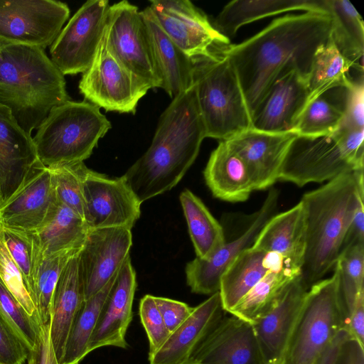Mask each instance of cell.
<instances>
[{
  "label": "cell",
  "mask_w": 364,
  "mask_h": 364,
  "mask_svg": "<svg viewBox=\"0 0 364 364\" xmlns=\"http://www.w3.org/2000/svg\"><path fill=\"white\" fill-rule=\"evenodd\" d=\"M331 23L325 12L286 15L247 40L221 50L235 68L251 119L280 77L296 70L309 77L316 51L330 38Z\"/></svg>",
  "instance_id": "1"
},
{
  "label": "cell",
  "mask_w": 364,
  "mask_h": 364,
  "mask_svg": "<svg viewBox=\"0 0 364 364\" xmlns=\"http://www.w3.org/2000/svg\"><path fill=\"white\" fill-rule=\"evenodd\" d=\"M205 137L193 85L173 98L160 117L150 146L124 175L139 202L176 186Z\"/></svg>",
  "instance_id": "2"
},
{
  "label": "cell",
  "mask_w": 364,
  "mask_h": 364,
  "mask_svg": "<svg viewBox=\"0 0 364 364\" xmlns=\"http://www.w3.org/2000/svg\"><path fill=\"white\" fill-rule=\"evenodd\" d=\"M363 198V169L341 174L303 196L306 245L299 276L307 290L334 268Z\"/></svg>",
  "instance_id": "3"
},
{
  "label": "cell",
  "mask_w": 364,
  "mask_h": 364,
  "mask_svg": "<svg viewBox=\"0 0 364 364\" xmlns=\"http://www.w3.org/2000/svg\"><path fill=\"white\" fill-rule=\"evenodd\" d=\"M68 100L64 75L43 49L0 41V105L27 134Z\"/></svg>",
  "instance_id": "4"
},
{
  "label": "cell",
  "mask_w": 364,
  "mask_h": 364,
  "mask_svg": "<svg viewBox=\"0 0 364 364\" xmlns=\"http://www.w3.org/2000/svg\"><path fill=\"white\" fill-rule=\"evenodd\" d=\"M111 127L97 106L68 100L50 111L33 141L39 161L53 167L84 161Z\"/></svg>",
  "instance_id": "5"
},
{
  "label": "cell",
  "mask_w": 364,
  "mask_h": 364,
  "mask_svg": "<svg viewBox=\"0 0 364 364\" xmlns=\"http://www.w3.org/2000/svg\"><path fill=\"white\" fill-rule=\"evenodd\" d=\"M221 50L194 60V85L206 137L225 141L252 128V119L235 68Z\"/></svg>",
  "instance_id": "6"
},
{
  "label": "cell",
  "mask_w": 364,
  "mask_h": 364,
  "mask_svg": "<svg viewBox=\"0 0 364 364\" xmlns=\"http://www.w3.org/2000/svg\"><path fill=\"white\" fill-rule=\"evenodd\" d=\"M346 328V316L335 269L330 278L321 279L308 290L282 364H313Z\"/></svg>",
  "instance_id": "7"
},
{
  "label": "cell",
  "mask_w": 364,
  "mask_h": 364,
  "mask_svg": "<svg viewBox=\"0 0 364 364\" xmlns=\"http://www.w3.org/2000/svg\"><path fill=\"white\" fill-rule=\"evenodd\" d=\"M363 168L364 163L350 156L333 134L297 135L287 150L279 181L302 187L309 183L329 181L341 174Z\"/></svg>",
  "instance_id": "8"
},
{
  "label": "cell",
  "mask_w": 364,
  "mask_h": 364,
  "mask_svg": "<svg viewBox=\"0 0 364 364\" xmlns=\"http://www.w3.org/2000/svg\"><path fill=\"white\" fill-rule=\"evenodd\" d=\"M79 90L85 100L99 108L134 114L138 102L150 88L109 52L105 28L93 60L82 73Z\"/></svg>",
  "instance_id": "9"
},
{
  "label": "cell",
  "mask_w": 364,
  "mask_h": 364,
  "mask_svg": "<svg viewBox=\"0 0 364 364\" xmlns=\"http://www.w3.org/2000/svg\"><path fill=\"white\" fill-rule=\"evenodd\" d=\"M107 46L114 57L150 89L161 87L146 29L138 7L127 1L109 6Z\"/></svg>",
  "instance_id": "10"
},
{
  "label": "cell",
  "mask_w": 364,
  "mask_h": 364,
  "mask_svg": "<svg viewBox=\"0 0 364 364\" xmlns=\"http://www.w3.org/2000/svg\"><path fill=\"white\" fill-rule=\"evenodd\" d=\"M70 16L68 6L55 0H0V41L45 50Z\"/></svg>",
  "instance_id": "11"
},
{
  "label": "cell",
  "mask_w": 364,
  "mask_h": 364,
  "mask_svg": "<svg viewBox=\"0 0 364 364\" xmlns=\"http://www.w3.org/2000/svg\"><path fill=\"white\" fill-rule=\"evenodd\" d=\"M109 7L107 0L87 1L62 28L50 53L63 75L83 73L88 69L103 36Z\"/></svg>",
  "instance_id": "12"
},
{
  "label": "cell",
  "mask_w": 364,
  "mask_h": 364,
  "mask_svg": "<svg viewBox=\"0 0 364 364\" xmlns=\"http://www.w3.org/2000/svg\"><path fill=\"white\" fill-rule=\"evenodd\" d=\"M149 7L164 31L193 60L213 58L230 45L190 1L152 0Z\"/></svg>",
  "instance_id": "13"
},
{
  "label": "cell",
  "mask_w": 364,
  "mask_h": 364,
  "mask_svg": "<svg viewBox=\"0 0 364 364\" xmlns=\"http://www.w3.org/2000/svg\"><path fill=\"white\" fill-rule=\"evenodd\" d=\"M85 221L90 229L132 230L141 214V203L124 176L109 178L87 168L83 181Z\"/></svg>",
  "instance_id": "14"
},
{
  "label": "cell",
  "mask_w": 364,
  "mask_h": 364,
  "mask_svg": "<svg viewBox=\"0 0 364 364\" xmlns=\"http://www.w3.org/2000/svg\"><path fill=\"white\" fill-rule=\"evenodd\" d=\"M49 168L39 160L19 188L0 205V226L36 232L59 205Z\"/></svg>",
  "instance_id": "15"
},
{
  "label": "cell",
  "mask_w": 364,
  "mask_h": 364,
  "mask_svg": "<svg viewBox=\"0 0 364 364\" xmlns=\"http://www.w3.org/2000/svg\"><path fill=\"white\" fill-rule=\"evenodd\" d=\"M131 230L126 228L89 229L80 253L85 300L99 292L129 257Z\"/></svg>",
  "instance_id": "16"
},
{
  "label": "cell",
  "mask_w": 364,
  "mask_h": 364,
  "mask_svg": "<svg viewBox=\"0 0 364 364\" xmlns=\"http://www.w3.org/2000/svg\"><path fill=\"white\" fill-rule=\"evenodd\" d=\"M278 200L279 191L272 188L245 231L225 242L208 259L196 257L187 264L186 282L192 292L211 295L219 291L223 274L241 252L252 247L262 229L274 215Z\"/></svg>",
  "instance_id": "17"
},
{
  "label": "cell",
  "mask_w": 364,
  "mask_h": 364,
  "mask_svg": "<svg viewBox=\"0 0 364 364\" xmlns=\"http://www.w3.org/2000/svg\"><path fill=\"white\" fill-rule=\"evenodd\" d=\"M298 134L250 128L225 140L245 163L255 191L265 190L279 180L287 150Z\"/></svg>",
  "instance_id": "18"
},
{
  "label": "cell",
  "mask_w": 364,
  "mask_h": 364,
  "mask_svg": "<svg viewBox=\"0 0 364 364\" xmlns=\"http://www.w3.org/2000/svg\"><path fill=\"white\" fill-rule=\"evenodd\" d=\"M230 315H225L202 341L190 363L264 364L252 324Z\"/></svg>",
  "instance_id": "19"
},
{
  "label": "cell",
  "mask_w": 364,
  "mask_h": 364,
  "mask_svg": "<svg viewBox=\"0 0 364 364\" xmlns=\"http://www.w3.org/2000/svg\"><path fill=\"white\" fill-rule=\"evenodd\" d=\"M309 100L308 78L291 70L272 85L252 115V128L274 133L294 131Z\"/></svg>",
  "instance_id": "20"
},
{
  "label": "cell",
  "mask_w": 364,
  "mask_h": 364,
  "mask_svg": "<svg viewBox=\"0 0 364 364\" xmlns=\"http://www.w3.org/2000/svg\"><path fill=\"white\" fill-rule=\"evenodd\" d=\"M307 291L297 276L273 308L251 323L264 364H282Z\"/></svg>",
  "instance_id": "21"
},
{
  "label": "cell",
  "mask_w": 364,
  "mask_h": 364,
  "mask_svg": "<svg viewBox=\"0 0 364 364\" xmlns=\"http://www.w3.org/2000/svg\"><path fill=\"white\" fill-rule=\"evenodd\" d=\"M136 272L129 257L121 268L90 337L87 354L104 346L127 348L125 336L132 319Z\"/></svg>",
  "instance_id": "22"
},
{
  "label": "cell",
  "mask_w": 364,
  "mask_h": 364,
  "mask_svg": "<svg viewBox=\"0 0 364 364\" xmlns=\"http://www.w3.org/2000/svg\"><path fill=\"white\" fill-rule=\"evenodd\" d=\"M219 291L196 307L188 318L173 331L162 346L149 356L150 364H183L225 316Z\"/></svg>",
  "instance_id": "23"
},
{
  "label": "cell",
  "mask_w": 364,
  "mask_h": 364,
  "mask_svg": "<svg viewBox=\"0 0 364 364\" xmlns=\"http://www.w3.org/2000/svg\"><path fill=\"white\" fill-rule=\"evenodd\" d=\"M38 160L31 135L18 125L7 107L0 105L1 204L19 188Z\"/></svg>",
  "instance_id": "24"
},
{
  "label": "cell",
  "mask_w": 364,
  "mask_h": 364,
  "mask_svg": "<svg viewBox=\"0 0 364 364\" xmlns=\"http://www.w3.org/2000/svg\"><path fill=\"white\" fill-rule=\"evenodd\" d=\"M140 13L161 81L160 88L173 98L194 85L196 63L164 31L149 6Z\"/></svg>",
  "instance_id": "25"
},
{
  "label": "cell",
  "mask_w": 364,
  "mask_h": 364,
  "mask_svg": "<svg viewBox=\"0 0 364 364\" xmlns=\"http://www.w3.org/2000/svg\"><path fill=\"white\" fill-rule=\"evenodd\" d=\"M80 251L73 255L63 267L53 296L49 332L58 364L71 326L85 302Z\"/></svg>",
  "instance_id": "26"
},
{
  "label": "cell",
  "mask_w": 364,
  "mask_h": 364,
  "mask_svg": "<svg viewBox=\"0 0 364 364\" xmlns=\"http://www.w3.org/2000/svg\"><path fill=\"white\" fill-rule=\"evenodd\" d=\"M284 268L299 271L279 253L254 247L244 250L220 278L218 291L225 311L228 313L268 272Z\"/></svg>",
  "instance_id": "27"
},
{
  "label": "cell",
  "mask_w": 364,
  "mask_h": 364,
  "mask_svg": "<svg viewBox=\"0 0 364 364\" xmlns=\"http://www.w3.org/2000/svg\"><path fill=\"white\" fill-rule=\"evenodd\" d=\"M306 245L304 206L300 201L291 209L274 215L260 231L252 247L280 254L301 272Z\"/></svg>",
  "instance_id": "28"
},
{
  "label": "cell",
  "mask_w": 364,
  "mask_h": 364,
  "mask_svg": "<svg viewBox=\"0 0 364 364\" xmlns=\"http://www.w3.org/2000/svg\"><path fill=\"white\" fill-rule=\"evenodd\" d=\"M203 175L214 197L225 201H245L255 191L245 163L225 141L212 151Z\"/></svg>",
  "instance_id": "29"
},
{
  "label": "cell",
  "mask_w": 364,
  "mask_h": 364,
  "mask_svg": "<svg viewBox=\"0 0 364 364\" xmlns=\"http://www.w3.org/2000/svg\"><path fill=\"white\" fill-rule=\"evenodd\" d=\"M296 10L326 13L324 0H234L223 7L212 24L230 41L244 25Z\"/></svg>",
  "instance_id": "30"
},
{
  "label": "cell",
  "mask_w": 364,
  "mask_h": 364,
  "mask_svg": "<svg viewBox=\"0 0 364 364\" xmlns=\"http://www.w3.org/2000/svg\"><path fill=\"white\" fill-rule=\"evenodd\" d=\"M331 21L330 36L336 47L357 72L364 53V25L359 13L348 0H324Z\"/></svg>",
  "instance_id": "31"
},
{
  "label": "cell",
  "mask_w": 364,
  "mask_h": 364,
  "mask_svg": "<svg viewBox=\"0 0 364 364\" xmlns=\"http://www.w3.org/2000/svg\"><path fill=\"white\" fill-rule=\"evenodd\" d=\"M89 229L84 219L60 203L53 217L39 230L33 233L41 257L44 258L82 249Z\"/></svg>",
  "instance_id": "32"
},
{
  "label": "cell",
  "mask_w": 364,
  "mask_h": 364,
  "mask_svg": "<svg viewBox=\"0 0 364 364\" xmlns=\"http://www.w3.org/2000/svg\"><path fill=\"white\" fill-rule=\"evenodd\" d=\"M180 201L196 257H210L226 242L221 225L208 209L191 191L185 189Z\"/></svg>",
  "instance_id": "33"
},
{
  "label": "cell",
  "mask_w": 364,
  "mask_h": 364,
  "mask_svg": "<svg viewBox=\"0 0 364 364\" xmlns=\"http://www.w3.org/2000/svg\"><path fill=\"white\" fill-rule=\"evenodd\" d=\"M351 65L341 54L331 36L315 53L308 77L309 100L324 92L346 88L351 82Z\"/></svg>",
  "instance_id": "34"
},
{
  "label": "cell",
  "mask_w": 364,
  "mask_h": 364,
  "mask_svg": "<svg viewBox=\"0 0 364 364\" xmlns=\"http://www.w3.org/2000/svg\"><path fill=\"white\" fill-rule=\"evenodd\" d=\"M299 275L300 272L289 268L268 272L228 314L252 323L273 308Z\"/></svg>",
  "instance_id": "35"
},
{
  "label": "cell",
  "mask_w": 364,
  "mask_h": 364,
  "mask_svg": "<svg viewBox=\"0 0 364 364\" xmlns=\"http://www.w3.org/2000/svg\"><path fill=\"white\" fill-rule=\"evenodd\" d=\"M346 89L343 88L336 99L333 98V89L309 100L301 112L294 132L303 136L333 134L343 117Z\"/></svg>",
  "instance_id": "36"
},
{
  "label": "cell",
  "mask_w": 364,
  "mask_h": 364,
  "mask_svg": "<svg viewBox=\"0 0 364 364\" xmlns=\"http://www.w3.org/2000/svg\"><path fill=\"white\" fill-rule=\"evenodd\" d=\"M118 274L99 292L85 300L71 326L59 364H78L87 355L90 337Z\"/></svg>",
  "instance_id": "37"
},
{
  "label": "cell",
  "mask_w": 364,
  "mask_h": 364,
  "mask_svg": "<svg viewBox=\"0 0 364 364\" xmlns=\"http://www.w3.org/2000/svg\"><path fill=\"white\" fill-rule=\"evenodd\" d=\"M81 250L40 258L33 279L31 294L41 326L50 324L53 296L60 274L70 258Z\"/></svg>",
  "instance_id": "38"
},
{
  "label": "cell",
  "mask_w": 364,
  "mask_h": 364,
  "mask_svg": "<svg viewBox=\"0 0 364 364\" xmlns=\"http://www.w3.org/2000/svg\"><path fill=\"white\" fill-rule=\"evenodd\" d=\"M50 168L56 196L85 220L83 181L87 167L84 161L60 164Z\"/></svg>",
  "instance_id": "39"
},
{
  "label": "cell",
  "mask_w": 364,
  "mask_h": 364,
  "mask_svg": "<svg viewBox=\"0 0 364 364\" xmlns=\"http://www.w3.org/2000/svg\"><path fill=\"white\" fill-rule=\"evenodd\" d=\"M0 232L10 255L23 274L31 294L33 276L41 257L34 235L1 226Z\"/></svg>",
  "instance_id": "40"
},
{
  "label": "cell",
  "mask_w": 364,
  "mask_h": 364,
  "mask_svg": "<svg viewBox=\"0 0 364 364\" xmlns=\"http://www.w3.org/2000/svg\"><path fill=\"white\" fill-rule=\"evenodd\" d=\"M0 316L31 352L35 346L41 325L28 316L1 278Z\"/></svg>",
  "instance_id": "41"
},
{
  "label": "cell",
  "mask_w": 364,
  "mask_h": 364,
  "mask_svg": "<svg viewBox=\"0 0 364 364\" xmlns=\"http://www.w3.org/2000/svg\"><path fill=\"white\" fill-rule=\"evenodd\" d=\"M0 278L25 311L38 321V314L23 274L10 255L0 232Z\"/></svg>",
  "instance_id": "42"
},
{
  "label": "cell",
  "mask_w": 364,
  "mask_h": 364,
  "mask_svg": "<svg viewBox=\"0 0 364 364\" xmlns=\"http://www.w3.org/2000/svg\"><path fill=\"white\" fill-rule=\"evenodd\" d=\"M139 312L149 339V356H151L166 342L170 333L155 303L154 296L146 294L141 298Z\"/></svg>",
  "instance_id": "43"
},
{
  "label": "cell",
  "mask_w": 364,
  "mask_h": 364,
  "mask_svg": "<svg viewBox=\"0 0 364 364\" xmlns=\"http://www.w3.org/2000/svg\"><path fill=\"white\" fill-rule=\"evenodd\" d=\"M338 127L364 129L363 73L353 77L346 89L343 117Z\"/></svg>",
  "instance_id": "44"
},
{
  "label": "cell",
  "mask_w": 364,
  "mask_h": 364,
  "mask_svg": "<svg viewBox=\"0 0 364 364\" xmlns=\"http://www.w3.org/2000/svg\"><path fill=\"white\" fill-rule=\"evenodd\" d=\"M30 352L0 316V364H24Z\"/></svg>",
  "instance_id": "45"
},
{
  "label": "cell",
  "mask_w": 364,
  "mask_h": 364,
  "mask_svg": "<svg viewBox=\"0 0 364 364\" xmlns=\"http://www.w3.org/2000/svg\"><path fill=\"white\" fill-rule=\"evenodd\" d=\"M155 303L170 334L191 315L193 307L168 298L154 296Z\"/></svg>",
  "instance_id": "46"
},
{
  "label": "cell",
  "mask_w": 364,
  "mask_h": 364,
  "mask_svg": "<svg viewBox=\"0 0 364 364\" xmlns=\"http://www.w3.org/2000/svg\"><path fill=\"white\" fill-rule=\"evenodd\" d=\"M30 364H58L50 342L49 325L40 326L36 342L30 352Z\"/></svg>",
  "instance_id": "47"
},
{
  "label": "cell",
  "mask_w": 364,
  "mask_h": 364,
  "mask_svg": "<svg viewBox=\"0 0 364 364\" xmlns=\"http://www.w3.org/2000/svg\"><path fill=\"white\" fill-rule=\"evenodd\" d=\"M346 330L350 338L364 346V290L356 298L348 317Z\"/></svg>",
  "instance_id": "48"
},
{
  "label": "cell",
  "mask_w": 364,
  "mask_h": 364,
  "mask_svg": "<svg viewBox=\"0 0 364 364\" xmlns=\"http://www.w3.org/2000/svg\"><path fill=\"white\" fill-rule=\"evenodd\" d=\"M333 364H364V346L348 336L341 343Z\"/></svg>",
  "instance_id": "49"
},
{
  "label": "cell",
  "mask_w": 364,
  "mask_h": 364,
  "mask_svg": "<svg viewBox=\"0 0 364 364\" xmlns=\"http://www.w3.org/2000/svg\"><path fill=\"white\" fill-rule=\"evenodd\" d=\"M362 243H364L363 200L360 201L355 210L353 220L346 234L341 251L350 245Z\"/></svg>",
  "instance_id": "50"
},
{
  "label": "cell",
  "mask_w": 364,
  "mask_h": 364,
  "mask_svg": "<svg viewBox=\"0 0 364 364\" xmlns=\"http://www.w3.org/2000/svg\"><path fill=\"white\" fill-rule=\"evenodd\" d=\"M348 336L345 329L341 331L313 364H333L341 343Z\"/></svg>",
  "instance_id": "51"
},
{
  "label": "cell",
  "mask_w": 364,
  "mask_h": 364,
  "mask_svg": "<svg viewBox=\"0 0 364 364\" xmlns=\"http://www.w3.org/2000/svg\"><path fill=\"white\" fill-rule=\"evenodd\" d=\"M1 204V187H0V205Z\"/></svg>",
  "instance_id": "52"
},
{
  "label": "cell",
  "mask_w": 364,
  "mask_h": 364,
  "mask_svg": "<svg viewBox=\"0 0 364 364\" xmlns=\"http://www.w3.org/2000/svg\"><path fill=\"white\" fill-rule=\"evenodd\" d=\"M189 363H190L189 362H187V363H183V364H189Z\"/></svg>",
  "instance_id": "53"
},
{
  "label": "cell",
  "mask_w": 364,
  "mask_h": 364,
  "mask_svg": "<svg viewBox=\"0 0 364 364\" xmlns=\"http://www.w3.org/2000/svg\"><path fill=\"white\" fill-rule=\"evenodd\" d=\"M28 364H30L29 363H28Z\"/></svg>",
  "instance_id": "54"
},
{
  "label": "cell",
  "mask_w": 364,
  "mask_h": 364,
  "mask_svg": "<svg viewBox=\"0 0 364 364\" xmlns=\"http://www.w3.org/2000/svg\"><path fill=\"white\" fill-rule=\"evenodd\" d=\"M189 364H191V363H189Z\"/></svg>",
  "instance_id": "55"
}]
</instances>
